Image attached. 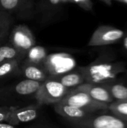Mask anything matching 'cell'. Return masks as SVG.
I'll list each match as a JSON object with an SVG mask.
<instances>
[{"label": "cell", "instance_id": "6", "mask_svg": "<svg viewBox=\"0 0 127 128\" xmlns=\"http://www.w3.org/2000/svg\"><path fill=\"white\" fill-rule=\"evenodd\" d=\"M76 62L75 58L68 53L58 52L47 55L43 67L49 76L58 77L75 69Z\"/></svg>", "mask_w": 127, "mask_h": 128}, {"label": "cell", "instance_id": "12", "mask_svg": "<svg viewBox=\"0 0 127 128\" xmlns=\"http://www.w3.org/2000/svg\"><path fill=\"white\" fill-rule=\"evenodd\" d=\"M54 110L58 115L67 119V121H79L94 114L75 106L59 103L54 104Z\"/></svg>", "mask_w": 127, "mask_h": 128}, {"label": "cell", "instance_id": "20", "mask_svg": "<svg viewBox=\"0 0 127 128\" xmlns=\"http://www.w3.org/2000/svg\"><path fill=\"white\" fill-rule=\"evenodd\" d=\"M22 2L23 0H0L1 10L10 14L11 12L17 10Z\"/></svg>", "mask_w": 127, "mask_h": 128}, {"label": "cell", "instance_id": "28", "mask_svg": "<svg viewBox=\"0 0 127 128\" xmlns=\"http://www.w3.org/2000/svg\"><path fill=\"white\" fill-rule=\"evenodd\" d=\"M118 2H124V3H126L127 4V0H117Z\"/></svg>", "mask_w": 127, "mask_h": 128}, {"label": "cell", "instance_id": "30", "mask_svg": "<svg viewBox=\"0 0 127 128\" xmlns=\"http://www.w3.org/2000/svg\"><path fill=\"white\" fill-rule=\"evenodd\" d=\"M125 73H126V76H127V70L125 72Z\"/></svg>", "mask_w": 127, "mask_h": 128}, {"label": "cell", "instance_id": "2", "mask_svg": "<svg viewBox=\"0 0 127 128\" xmlns=\"http://www.w3.org/2000/svg\"><path fill=\"white\" fill-rule=\"evenodd\" d=\"M42 82L23 79L10 86L0 88V104H10L35 96Z\"/></svg>", "mask_w": 127, "mask_h": 128}, {"label": "cell", "instance_id": "5", "mask_svg": "<svg viewBox=\"0 0 127 128\" xmlns=\"http://www.w3.org/2000/svg\"><path fill=\"white\" fill-rule=\"evenodd\" d=\"M58 103L75 106L91 113L108 111L109 107V104L96 101L85 92L75 88L70 90V92Z\"/></svg>", "mask_w": 127, "mask_h": 128}, {"label": "cell", "instance_id": "8", "mask_svg": "<svg viewBox=\"0 0 127 128\" xmlns=\"http://www.w3.org/2000/svg\"><path fill=\"white\" fill-rule=\"evenodd\" d=\"M8 43L17 50L26 55L27 52L35 45V38L26 26L19 25L11 30Z\"/></svg>", "mask_w": 127, "mask_h": 128}, {"label": "cell", "instance_id": "25", "mask_svg": "<svg viewBox=\"0 0 127 128\" xmlns=\"http://www.w3.org/2000/svg\"><path fill=\"white\" fill-rule=\"evenodd\" d=\"M49 2L51 3V4H52V5H57V4H58L60 2H61V0H49Z\"/></svg>", "mask_w": 127, "mask_h": 128}, {"label": "cell", "instance_id": "21", "mask_svg": "<svg viewBox=\"0 0 127 128\" xmlns=\"http://www.w3.org/2000/svg\"><path fill=\"white\" fill-rule=\"evenodd\" d=\"M15 107L12 106H0V123L7 122L12 110Z\"/></svg>", "mask_w": 127, "mask_h": 128}, {"label": "cell", "instance_id": "17", "mask_svg": "<svg viewBox=\"0 0 127 128\" xmlns=\"http://www.w3.org/2000/svg\"><path fill=\"white\" fill-rule=\"evenodd\" d=\"M25 57V54L17 50L9 43L0 45V64L12 59L23 60Z\"/></svg>", "mask_w": 127, "mask_h": 128}, {"label": "cell", "instance_id": "10", "mask_svg": "<svg viewBox=\"0 0 127 128\" xmlns=\"http://www.w3.org/2000/svg\"><path fill=\"white\" fill-rule=\"evenodd\" d=\"M75 89L85 92L94 100L103 104H110L115 101L109 91L102 84L84 82L75 88Z\"/></svg>", "mask_w": 127, "mask_h": 128}, {"label": "cell", "instance_id": "23", "mask_svg": "<svg viewBox=\"0 0 127 128\" xmlns=\"http://www.w3.org/2000/svg\"><path fill=\"white\" fill-rule=\"evenodd\" d=\"M0 128H18L16 126L11 125L7 122H1L0 123Z\"/></svg>", "mask_w": 127, "mask_h": 128}, {"label": "cell", "instance_id": "3", "mask_svg": "<svg viewBox=\"0 0 127 128\" xmlns=\"http://www.w3.org/2000/svg\"><path fill=\"white\" fill-rule=\"evenodd\" d=\"M70 89L64 87L56 78L49 76L43 82L37 90L34 98L39 105H51L60 102L69 92Z\"/></svg>", "mask_w": 127, "mask_h": 128}, {"label": "cell", "instance_id": "4", "mask_svg": "<svg viewBox=\"0 0 127 128\" xmlns=\"http://www.w3.org/2000/svg\"><path fill=\"white\" fill-rule=\"evenodd\" d=\"M94 113L79 121H68L73 128H127V122L112 114Z\"/></svg>", "mask_w": 127, "mask_h": 128}, {"label": "cell", "instance_id": "27", "mask_svg": "<svg viewBox=\"0 0 127 128\" xmlns=\"http://www.w3.org/2000/svg\"><path fill=\"white\" fill-rule=\"evenodd\" d=\"M100 1L103 2L104 3H106V4H108V5H111V4H112V2L113 0H100ZM115 1H117V0H115Z\"/></svg>", "mask_w": 127, "mask_h": 128}, {"label": "cell", "instance_id": "1", "mask_svg": "<svg viewBox=\"0 0 127 128\" xmlns=\"http://www.w3.org/2000/svg\"><path fill=\"white\" fill-rule=\"evenodd\" d=\"M84 76L85 82L104 84L118 79L120 74L127 71L122 62L115 61L110 56H100L87 66L78 68Z\"/></svg>", "mask_w": 127, "mask_h": 128}, {"label": "cell", "instance_id": "26", "mask_svg": "<svg viewBox=\"0 0 127 128\" xmlns=\"http://www.w3.org/2000/svg\"><path fill=\"white\" fill-rule=\"evenodd\" d=\"M123 39H124V46L127 51V35H125V37Z\"/></svg>", "mask_w": 127, "mask_h": 128}, {"label": "cell", "instance_id": "16", "mask_svg": "<svg viewBox=\"0 0 127 128\" xmlns=\"http://www.w3.org/2000/svg\"><path fill=\"white\" fill-rule=\"evenodd\" d=\"M47 55V52L43 46L34 45L27 52L23 60L31 64L43 66Z\"/></svg>", "mask_w": 127, "mask_h": 128}, {"label": "cell", "instance_id": "9", "mask_svg": "<svg viewBox=\"0 0 127 128\" xmlns=\"http://www.w3.org/2000/svg\"><path fill=\"white\" fill-rule=\"evenodd\" d=\"M41 106L37 103L31 104L23 107L16 106L12 110L6 122L11 125L17 126L21 124L32 122L38 117Z\"/></svg>", "mask_w": 127, "mask_h": 128}, {"label": "cell", "instance_id": "24", "mask_svg": "<svg viewBox=\"0 0 127 128\" xmlns=\"http://www.w3.org/2000/svg\"><path fill=\"white\" fill-rule=\"evenodd\" d=\"M28 128H56L54 127H52L50 125H45V124H37V125H34L32 127H30Z\"/></svg>", "mask_w": 127, "mask_h": 128}, {"label": "cell", "instance_id": "19", "mask_svg": "<svg viewBox=\"0 0 127 128\" xmlns=\"http://www.w3.org/2000/svg\"><path fill=\"white\" fill-rule=\"evenodd\" d=\"M108 111L118 118L127 122V100L112 102L109 104Z\"/></svg>", "mask_w": 127, "mask_h": 128}, {"label": "cell", "instance_id": "14", "mask_svg": "<svg viewBox=\"0 0 127 128\" xmlns=\"http://www.w3.org/2000/svg\"><path fill=\"white\" fill-rule=\"evenodd\" d=\"M64 87L72 90L81 84L85 82V78L82 72L77 68L72 71L61 75L56 78Z\"/></svg>", "mask_w": 127, "mask_h": 128}, {"label": "cell", "instance_id": "29", "mask_svg": "<svg viewBox=\"0 0 127 128\" xmlns=\"http://www.w3.org/2000/svg\"><path fill=\"white\" fill-rule=\"evenodd\" d=\"M61 2H73L72 0H61Z\"/></svg>", "mask_w": 127, "mask_h": 128}, {"label": "cell", "instance_id": "11", "mask_svg": "<svg viewBox=\"0 0 127 128\" xmlns=\"http://www.w3.org/2000/svg\"><path fill=\"white\" fill-rule=\"evenodd\" d=\"M20 76L25 80L43 82L49 75L42 65L31 64L22 60L20 67Z\"/></svg>", "mask_w": 127, "mask_h": 128}, {"label": "cell", "instance_id": "7", "mask_svg": "<svg viewBox=\"0 0 127 128\" xmlns=\"http://www.w3.org/2000/svg\"><path fill=\"white\" fill-rule=\"evenodd\" d=\"M125 35V32L120 28L110 26H101L94 31L88 45L101 46L113 44L119 42Z\"/></svg>", "mask_w": 127, "mask_h": 128}, {"label": "cell", "instance_id": "22", "mask_svg": "<svg viewBox=\"0 0 127 128\" xmlns=\"http://www.w3.org/2000/svg\"><path fill=\"white\" fill-rule=\"evenodd\" d=\"M73 2L78 4L82 8L85 10H91L93 8V3L91 0H72Z\"/></svg>", "mask_w": 127, "mask_h": 128}, {"label": "cell", "instance_id": "15", "mask_svg": "<svg viewBox=\"0 0 127 128\" xmlns=\"http://www.w3.org/2000/svg\"><path fill=\"white\" fill-rule=\"evenodd\" d=\"M22 62L20 59H12L0 64V80L20 76Z\"/></svg>", "mask_w": 127, "mask_h": 128}, {"label": "cell", "instance_id": "18", "mask_svg": "<svg viewBox=\"0 0 127 128\" xmlns=\"http://www.w3.org/2000/svg\"><path fill=\"white\" fill-rule=\"evenodd\" d=\"M13 22V17L11 14L0 10V45L9 35V31Z\"/></svg>", "mask_w": 127, "mask_h": 128}, {"label": "cell", "instance_id": "13", "mask_svg": "<svg viewBox=\"0 0 127 128\" xmlns=\"http://www.w3.org/2000/svg\"><path fill=\"white\" fill-rule=\"evenodd\" d=\"M102 85L109 91L115 101L127 100V82L116 79Z\"/></svg>", "mask_w": 127, "mask_h": 128}]
</instances>
